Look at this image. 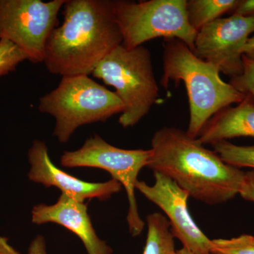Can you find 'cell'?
I'll list each match as a JSON object with an SVG mask.
<instances>
[{
    "label": "cell",
    "instance_id": "cell-1",
    "mask_svg": "<svg viewBox=\"0 0 254 254\" xmlns=\"http://www.w3.org/2000/svg\"><path fill=\"white\" fill-rule=\"evenodd\" d=\"M147 168L171 179L190 197L219 205L239 195L245 172L228 165L187 131L163 127L151 138Z\"/></svg>",
    "mask_w": 254,
    "mask_h": 254
},
{
    "label": "cell",
    "instance_id": "cell-2",
    "mask_svg": "<svg viewBox=\"0 0 254 254\" xmlns=\"http://www.w3.org/2000/svg\"><path fill=\"white\" fill-rule=\"evenodd\" d=\"M63 23L50 33L45 50L47 69L64 76H89L123 44L110 0H66Z\"/></svg>",
    "mask_w": 254,
    "mask_h": 254
},
{
    "label": "cell",
    "instance_id": "cell-3",
    "mask_svg": "<svg viewBox=\"0 0 254 254\" xmlns=\"http://www.w3.org/2000/svg\"><path fill=\"white\" fill-rule=\"evenodd\" d=\"M163 73L160 84L168 88L170 82L183 81L190 103V119L187 134L197 138L205 123L219 111L241 103L245 95L222 79L220 69L200 59L177 38L163 40Z\"/></svg>",
    "mask_w": 254,
    "mask_h": 254
},
{
    "label": "cell",
    "instance_id": "cell-4",
    "mask_svg": "<svg viewBox=\"0 0 254 254\" xmlns=\"http://www.w3.org/2000/svg\"><path fill=\"white\" fill-rule=\"evenodd\" d=\"M38 110L55 118L53 136L65 143L80 127L123 113L124 105L115 92L79 75L62 78L56 88L40 98Z\"/></svg>",
    "mask_w": 254,
    "mask_h": 254
},
{
    "label": "cell",
    "instance_id": "cell-5",
    "mask_svg": "<svg viewBox=\"0 0 254 254\" xmlns=\"http://www.w3.org/2000/svg\"><path fill=\"white\" fill-rule=\"evenodd\" d=\"M115 88L123 102L119 118L123 128L137 125L159 98V87L149 50L143 46L128 50L121 45L102 60L91 73Z\"/></svg>",
    "mask_w": 254,
    "mask_h": 254
},
{
    "label": "cell",
    "instance_id": "cell-6",
    "mask_svg": "<svg viewBox=\"0 0 254 254\" xmlns=\"http://www.w3.org/2000/svg\"><path fill=\"white\" fill-rule=\"evenodd\" d=\"M123 46L131 50L155 38H177L192 51L197 32L189 22L187 0L113 1Z\"/></svg>",
    "mask_w": 254,
    "mask_h": 254
},
{
    "label": "cell",
    "instance_id": "cell-7",
    "mask_svg": "<svg viewBox=\"0 0 254 254\" xmlns=\"http://www.w3.org/2000/svg\"><path fill=\"white\" fill-rule=\"evenodd\" d=\"M151 153L150 149L118 148L95 133L78 149L64 152L60 164L68 168L101 169L110 173L112 179L120 182L126 190L128 198L127 220L128 230L132 237H138L143 232L145 223L138 212L135 194L136 184L138 174L148 166Z\"/></svg>",
    "mask_w": 254,
    "mask_h": 254
},
{
    "label": "cell",
    "instance_id": "cell-8",
    "mask_svg": "<svg viewBox=\"0 0 254 254\" xmlns=\"http://www.w3.org/2000/svg\"><path fill=\"white\" fill-rule=\"evenodd\" d=\"M65 1L0 0V40L14 43L31 63H43L47 41Z\"/></svg>",
    "mask_w": 254,
    "mask_h": 254
},
{
    "label": "cell",
    "instance_id": "cell-9",
    "mask_svg": "<svg viewBox=\"0 0 254 254\" xmlns=\"http://www.w3.org/2000/svg\"><path fill=\"white\" fill-rule=\"evenodd\" d=\"M254 33V16L233 14L205 25L197 33L193 53L230 78L243 71V49Z\"/></svg>",
    "mask_w": 254,
    "mask_h": 254
},
{
    "label": "cell",
    "instance_id": "cell-10",
    "mask_svg": "<svg viewBox=\"0 0 254 254\" xmlns=\"http://www.w3.org/2000/svg\"><path fill=\"white\" fill-rule=\"evenodd\" d=\"M154 177L153 185L138 180L136 190L163 210L174 237L181 242L183 248L194 254H213V240L202 232L190 215L188 192L161 174L154 173Z\"/></svg>",
    "mask_w": 254,
    "mask_h": 254
},
{
    "label": "cell",
    "instance_id": "cell-11",
    "mask_svg": "<svg viewBox=\"0 0 254 254\" xmlns=\"http://www.w3.org/2000/svg\"><path fill=\"white\" fill-rule=\"evenodd\" d=\"M28 160L31 165L28 173L29 180L46 187H56L62 193L81 203L93 198L105 201L123 189L121 184L114 179L95 183L83 181L64 171L53 163L46 143L41 140L33 141L28 151Z\"/></svg>",
    "mask_w": 254,
    "mask_h": 254
},
{
    "label": "cell",
    "instance_id": "cell-12",
    "mask_svg": "<svg viewBox=\"0 0 254 254\" xmlns=\"http://www.w3.org/2000/svg\"><path fill=\"white\" fill-rule=\"evenodd\" d=\"M31 220L35 225L55 223L76 235L88 254H113V250L97 235L85 203L73 200L61 193L53 205L44 203L32 209Z\"/></svg>",
    "mask_w": 254,
    "mask_h": 254
},
{
    "label": "cell",
    "instance_id": "cell-13",
    "mask_svg": "<svg viewBox=\"0 0 254 254\" xmlns=\"http://www.w3.org/2000/svg\"><path fill=\"white\" fill-rule=\"evenodd\" d=\"M237 137L254 138V99L250 94L236 107L229 106L214 115L197 137L203 145Z\"/></svg>",
    "mask_w": 254,
    "mask_h": 254
},
{
    "label": "cell",
    "instance_id": "cell-14",
    "mask_svg": "<svg viewBox=\"0 0 254 254\" xmlns=\"http://www.w3.org/2000/svg\"><path fill=\"white\" fill-rule=\"evenodd\" d=\"M146 241L143 254H176L175 237L168 218L160 213L146 218Z\"/></svg>",
    "mask_w": 254,
    "mask_h": 254
},
{
    "label": "cell",
    "instance_id": "cell-15",
    "mask_svg": "<svg viewBox=\"0 0 254 254\" xmlns=\"http://www.w3.org/2000/svg\"><path fill=\"white\" fill-rule=\"evenodd\" d=\"M240 0H187L189 22L198 32L205 25L236 9Z\"/></svg>",
    "mask_w": 254,
    "mask_h": 254
},
{
    "label": "cell",
    "instance_id": "cell-16",
    "mask_svg": "<svg viewBox=\"0 0 254 254\" xmlns=\"http://www.w3.org/2000/svg\"><path fill=\"white\" fill-rule=\"evenodd\" d=\"M225 163L239 169L250 168L254 170V145H237L229 141L215 142L211 144Z\"/></svg>",
    "mask_w": 254,
    "mask_h": 254
},
{
    "label": "cell",
    "instance_id": "cell-17",
    "mask_svg": "<svg viewBox=\"0 0 254 254\" xmlns=\"http://www.w3.org/2000/svg\"><path fill=\"white\" fill-rule=\"evenodd\" d=\"M213 254H254V236L240 235L231 239L213 240Z\"/></svg>",
    "mask_w": 254,
    "mask_h": 254
},
{
    "label": "cell",
    "instance_id": "cell-18",
    "mask_svg": "<svg viewBox=\"0 0 254 254\" xmlns=\"http://www.w3.org/2000/svg\"><path fill=\"white\" fill-rule=\"evenodd\" d=\"M28 60L27 55L8 40H0V77L16 70L18 65Z\"/></svg>",
    "mask_w": 254,
    "mask_h": 254
},
{
    "label": "cell",
    "instance_id": "cell-19",
    "mask_svg": "<svg viewBox=\"0 0 254 254\" xmlns=\"http://www.w3.org/2000/svg\"><path fill=\"white\" fill-rule=\"evenodd\" d=\"M243 71L239 76L230 78L229 83L243 94H250L254 99V60L243 55Z\"/></svg>",
    "mask_w": 254,
    "mask_h": 254
},
{
    "label": "cell",
    "instance_id": "cell-20",
    "mask_svg": "<svg viewBox=\"0 0 254 254\" xmlns=\"http://www.w3.org/2000/svg\"><path fill=\"white\" fill-rule=\"evenodd\" d=\"M242 198L254 203V170L245 172L240 193Z\"/></svg>",
    "mask_w": 254,
    "mask_h": 254
},
{
    "label": "cell",
    "instance_id": "cell-21",
    "mask_svg": "<svg viewBox=\"0 0 254 254\" xmlns=\"http://www.w3.org/2000/svg\"><path fill=\"white\" fill-rule=\"evenodd\" d=\"M28 254H48L46 239L41 235H37L30 244Z\"/></svg>",
    "mask_w": 254,
    "mask_h": 254
},
{
    "label": "cell",
    "instance_id": "cell-22",
    "mask_svg": "<svg viewBox=\"0 0 254 254\" xmlns=\"http://www.w3.org/2000/svg\"><path fill=\"white\" fill-rule=\"evenodd\" d=\"M233 14L243 16H254V0H240Z\"/></svg>",
    "mask_w": 254,
    "mask_h": 254
},
{
    "label": "cell",
    "instance_id": "cell-23",
    "mask_svg": "<svg viewBox=\"0 0 254 254\" xmlns=\"http://www.w3.org/2000/svg\"><path fill=\"white\" fill-rule=\"evenodd\" d=\"M0 254H21L9 243L8 239L0 237Z\"/></svg>",
    "mask_w": 254,
    "mask_h": 254
},
{
    "label": "cell",
    "instance_id": "cell-24",
    "mask_svg": "<svg viewBox=\"0 0 254 254\" xmlns=\"http://www.w3.org/2000/svg\"><path fill=\"white\" fill-rule=\"evenodd\" d=\"M244 55L251 59L254 60V35L250 37L243 49Z\"/></svg>",
    "mask_w": 254,
    "mask_h": 254
},
{
    "label": "cell",
    "instance_id": "cell-25",
    "mask_svg": "<svg viewBox=\"0 0 254 254\" xmlns=\"http://www.w3.org/2000/svg\"><path fill=\"white\" fill-rule=\"evenodd\" d=\"M176 254H194L190 252V251L186 250V249L182 248L181 250H177Z\"/></svg>",
    "mask_w": 254,
    "mask_h": 254
}]
</instances>
